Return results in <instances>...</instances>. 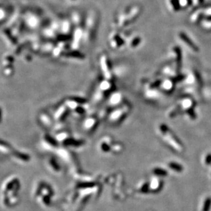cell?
Listing matches in <instances>:
<instances>
[{"instance_id":"1","label":"cell","mask_w":211,"mask_h":211,"mask_svg":"<svg viewBox=\"0 0 211 211\" xmlns=\"http://www.w3.org/2000/svg\"><path fill=\"white\" fill-rule=\"evenodd\" d=\"M157 132L167 145L173 151L178 153H181L184 151V147L178 137L165 124H159L157 127Z\"/></svg>"},{"instance_id":"2","label":"cell","mask_w":211,"mask_h":211,"mask_svg":"<svg viewBox=\"0 0 211 211\" xmlns=\"http://www.w3.org/2000/svg\"><path fill=\"white\" fill-rule=\"evenodd\" d=\"M130 108V105L127 102H123L122 104L115 107L108 115V123L115 125L121 123L128 115Z\"/></svg>"},{"instance_id":"3","label":"cell","mask_w":211,"mask_h":211,"mask_svg":"<svg viewBox=\"0 0 211 211\" xmlns=\"http://www.w3.org/2000/svg\"><path fill=\"white\" fill-rule=\"evenodd\" d=\"M99 64H100V68L102 76L104 79L111 80L113 79V73H112L110 64L106 55L104 54L101 55L99 60Z\"/></svg>"},{"instance_id":"4","label":"cell","mask_w":211,"mask_h":211,"mask_svg":"<svg viewBox=\"0 0 211 211\" xmlns=\"http://www.w3.org/2000/svg\"><path fill=\"white\" fill-rule=\"evenodd\" d=\"M158 87L165 93H171L174 90L175 81L173 78L167 77L158 83Z\"/></svg>"},{"instance_id":"5","label":"cell","mask_w":211,"mask_h":211,"mask_svg":"<svg viewBox=\"0 0 211 211\" xmlns=\"http://www.w3.org/2000/svg\"><path fill=\"white\" fill-rule=\"evenodd\" d=\"M123 95L121 93H119V92H116V93H113V94L110 96L109 100H108V104L110 106L113 107H117L123 104Z\"/></svg>"},{"instance_id":"6","label":"cell","mask_w":211,"mask_h":211,"mask_svg":"<svg viewBox=\"0 0 211 211\" xmlns=\"http://www.w3.org/2000/svg\"><path fill=\"white\" fill-rule=\"evenodd\" d=\"M98 123V120L97 119V117L94 116H91L90 117H88V119H86V120L85 121V123H84V128H85L86 130L92 132V131H93L96 128Z\"/></svg>"},{"instance_id":"7","label":"cell","mask_w":211,"mask_h":211,"mask_svg":"<svg viewBox=\"0 0 211 211\" xmlns=\"http://www.w3.org/2000/svg\"><path fill=\"white\" fill-rule=\"evenodd\" d=\"M180 38H181L182 40L183 41L185 42V43H186L187 45H189L190 47H191V48L195 49V46L193 45V42L190 41V39L188 38V36H187L185 35L184 33H182V32L180 33Z\"/></svg>"},{"instance_id":"8","label":"cell","mask_w":211,"mask_h":211,"mask_svg":"<svg viewBox=\"0 0 211 211\" xmlns=\"http://www.w3.org/2000/svg\"><path fill=\"white\" fill-rule=\"evenodd\" d=\"M114 41L115 42V45L117 47H119L124 43L123 40L119 35H115L113 38Z\"/></svg>"},{"instance_id":"9","label":"cell","mask_w":211,"mask_h":211,"mask_svg":"<svg viewBox=\"0 0 211 211\" xmlns=\"http://www.w3.org/2000/svg\"><path fill=\"white\" fill-rule=\"evenodd\" d=\"M141 38H139V37H136V38H134L133 40H132V42H131V47H137V46H138V45H139V43L141 42Z\"/></svg>"},{"instance_id":"10","label":"cell","mask_w":211,"mask_h":211,"mask_svg":"<svg viewBox=\"0 0 211 211\" xmlns=\"http://www.w3.org/2000/svg\"><path fill=\"white\" fill-rule=\"evenodd\" d=\"M171 4H172L174 11H178L180 9V4L178 0H171Z\"/></svg>"}]
</instances>
